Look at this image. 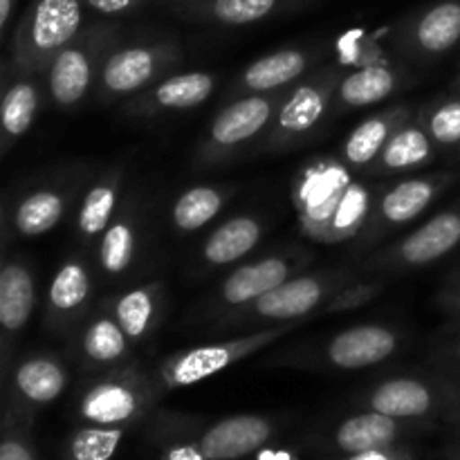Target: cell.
<instances>
[{
  "instance_id": "7c38bea8",
  "label": "cell",
  "mask_w": 460,
  "mask_h": 460,
  "mask_svg": "<svg viewBox=\"0 0 460 460\" xmlns=\"http://www.w3.org/2000/svg\"><path fill=\"white\" fill-rule=\"evenodd\" d=\"M292 265L286 259H272L254 261V263L241 265L234 270L223 286V299L227 305H247L254 304L270 290L279 288L290 279Z\"/></svg>"
},
{
  "instance_id": "6da1fadb",
  "label": "cell",
  "mask_w": 460,
  "mask_h": 460,
  "mask_svg": "<svg viewBox=\"0 0 460 460\" xmlns=\"http://www.w3.org/2000/svg\"><path fill=\"white\" fill-rule=\"evenodd\" d=\"M84 0H34L13 34L12 58L25 75L49 67L52 58L84 31Z\"/></svg>"
},
{
  "instance_id": "83f0119b",
  "label": "cell",
  "mask_w": 460,
  "mask_h": 460,
  "mask_svg": "<svg viewBox=\"0 0 460 460\" xmlns=\"http://www.w3.org/2000/svg\"><path fill=\"white\" fill-rule=\"evenodd\" d=\"M404 112H386L377 115L359 124L353 133L349 135L344 144V160L353 166H364L376 160L385 151L386 142L395 133V126L400 124Z\"/></svg>"
},
{
  "instance_id": "52a82bcc",
  "label": "cell",
  "mask_w": 460,
  "mask_h": 460,
  "mask_svg": "<svg viewBox=\"0 0 460 460\" xmlns=\"http://www.w3.org/2000/svg\"><path fill=\"white\" fill-rule=\"evenodd\" d=\"M272 431V422L261 416H232L209 427L198 445L209 460H238L263 447Z\"/></svg>"
},
{
  "instance_id": "8d00e7d4",
  "label": "cell",
  "mask_w": 460,
  "mask_h": 460,
  "mask_svg": "<svg viewBox=\"0 0 460 460\" xmlns=\"http://www.w3.org/2000/svg\"><path fill=\"white\" fill-rule=\"evenodd\" d=\"M427 130L438 144H460V99L440 103L427 119Z\"/></svg>"
},
{
  "instance_id": "277c9868",
  "label": "cell",
  "mask_w": 460,
  "mask_h": 460,
  "mask_svg": "<svg viewBox=\"0 0 460 460\" xmlns=\"http://www.w3.org/2000/svg\"><path fill=\"white\" fill-rule=\"evenodd\" d=\"M350 175L344 164L335 160L314 162L301 175L295 191V205L299 211L304 232L317 241H326L331 236L332 220L350 187Z\"/></svg>"
},
{
  "instance_id": "ba28073f",
  "label": "cell",
  "mask_w": 460,
  "mask_h": 460,
  "mask_svg": "<svg viewBox=\"0 0 460 460\" xmlns=\"http://www.w3.org/2000/svg\"><path fill=\"white\" fill-rule=\"evenodd\" d=\"M398 349V337L385 326H355L341 331L328 344V359L337 368L355 371L380 364L394 355Z\"/></svg>"
},
{
  "instance_id": "f546056e",
  "label": "cell",
  "mask_w": 460,
  "mask_h": 460,
  "mask_svg": "<svg viewBox=\"0 0 460 460\" xmlns=\"http://www.w3.org/2000/svg\"><path fill=\"white\" fill-rule=\"evenodd\" d=\"M436 191H438V184L434 180H404L385 193L380 205L382 216L395 225L409 223L427 209V205L436 198Z\"/></svg>"
},
{
  "instance_id": "5b68a950",
  "label": "cell",
  "mask_w": 460,
  "mask_h": 460,
  "mask_svg": "<svg viewBox=\"0 0 460 460\" xmlns=\"http://www.w3.org/2000/svg\"><path fill=\"white\" fill-rule=\"evenodd\" d=\"M178 57L173 45H128L108 54L99 72L102 97H126L151 85Z\"/></svg>"
},
{
  "instance_id": "b9f144b4",
  "label": "cell",
  "mask_w": 460,
  "mask_h": 460,
  "mask_svg": "<svg viewBox=\"0 0 460 460\" xmlns=\"http://www.w3.org/2000/svg\"><path fill=\"white\" fill-rule=\"evenodd\" d=\"M349 460H402V458L395 456L389 447V449H373V452H364V454H353Z\"/></svg>"
},
{
  "instance_id": "d6a6232c",
  "label": "cell",
  "mask_w": 460,
  "mask_h": 460,
  "mask_svg": "<svg viewBox=\"0 0 460 460\" xmlns=\"http://www.w3.org/2000/svg\"><path fill=\"white\" fill-rule=\"evenodd\" d=\"M117 207V180H103V182L94 184L88 193H85L84 202L79 209V232L85 238H94L108 229L112 214Z\"/></svg>"
},
{
  "instance_id": "d590c367",
  "label": "cell",
  "mask_w": 460,
  "mask_h": 460,
  "mask_svg": "<svg viewBox=\"0 0 460 460\" xmlns=\"http://www.w3.org/2000/svg\"><path fill=\"white\" fill-rule=\"evenodd\" d=\"M368 214V191L359 182H350L349 191H346L344 200H341L340 209H337L335 220H332L331 236L328 243L346 241L353 234L362 229L364 218Z\"/></svg>"
},
{
  "instance_id": "4316f807",
  "label": "cell",
  "mask_w": 460,
  "mask_h": 460,
  "mask_svg": "<svg viewBox=\"0 0 460 460\" xmlns=\"http://www.w3.org/2000/svg\"><path fill=\"white\" fill-rule=\"evenodd\" d=\"M160 288L146 286V288H133V290L124 292L119 299L115 301V319L124 332L128 335L130 341H139L151 332L155 326L157 313H160Z\"/></svg>"
},
{
  "instance_id": "3957f363",
  "label": "cell",
  "mask_w": 460,
  "mask_h": 460,
  "mask_svg": "<svg viewBox=\"0 0 460 460\" xmlns=\"http://www.w3.org/2000/svg\"><path fill=\"white\" fill-rule=\"evenodd\" d=\"M283 332H286L283 326L270 328V331L241 337V340L196 346V349L175 353L173 358H169L160 367L162 385L166 389H184V386H193L202 380H209V377L223 373L225 368L250 358L252 353L261 350L263 346L272 344Z\"/></svg>"
},
{
  "instance_id": "cb8c5ba5",
  "label": "cell",
  "mask_w": 460,
  "mask_h": 460,
  "mask_svg": "<svg viewBox=\"0 0 460 460\" xmlns=\"http://www.w3.org/2000/svg\"><path fill=\"white\" fill-rule=\"evenodd\" d=\"M216 88L214 76L207 72H184L164 79L151 94L157 111H187L205 103Z\"/></svg>"
},
{
  "instance_id": "4dcf8cb0",
  "label": "cell",
  "mask_w": 460,
  "mask_h": 460,
  "mask_svg": "<svg viewBox=\"0 0 460 460\" xmlns=\"http://www.w3.org/2000/svg\"><path fill=\"white\" fill-rule=\"evenodd\" d=\"M223 209V193L214 187H193L173 205V225L180 232H196L216 218Z\"/></svg>"
},
{
  "instance_id": "f35d334b",
  "label": "cell",
  "mask_w": 460,
  "mask_h": 460,
  "mask_svg": "<svg viewBox=\"0 0 460 460\" xmlns=\"http://www.w3.org/2000/svg\"><path fill=\"white\" fill-rule=\"evenodd\" d=\"M0 460H34V454L21 436L7 434L0 445Z\"/></svg>"
},
{
  "instance_id": "5bb4252c",
  "label": "cell",
  "mask_w": 460,
  "mask_h": 460,
  "mask_svg": "<svg viewBox=\"0 0 460 460\" xmlns=\"http://www.w3.org/2000/svg\"><path fill=\"white\" fill-rule=\"evenodd\" d=\"M460 243V214L443 211L422 225L418 232L409 234L400 245V259L407 265H427L443 259Z\"/></svg>"
},
{
  "instance_id": "7bdbcfd3",
  "label": "cell",
  "mask_w": 460,
  "mask_h": 460,
  "mask_svg": "<svg viewBox=\"0 0 460 460\" xmlns=\"http://www.w3.org/2000/svg\"><path fill=\"white\" fill-rule=\"evenodd\" d=\"M13 7H16V0H0V31H3V36L9 31Z\"/></svg>"
},
{
  "instance_id": "ac0fdd59",
  "label": "cell",
  "mask_w": 460,
  "mask_h": 460,
  "mask_svg": "<svg viewBox=\"0 0 460 460\" xmlns=\"http://www.w3.org/2000/svg\"><path fill=\"white\" fill-rule=\"evenodd\" d=\"M373 411L395 418H420L434 409V394L429 386L409 377H398L377 386L368 398Z\"/></svg>"
},
{
  "instance_id": "ab89813d",
  "label": "cell",
  "mask_w": 460,
  "mask_h": 460,
  "mask_svg": "<svg viewBox=\"0 0 460 460\" xmlns=\"http://www.w3.org/2000/svg\"><path fill=\"white\" fill-rule=\"evenodd\" d=\"M373 295H376V288L359 286V288H355V290H350L349 295L337 296L335 304L331 305V310H340V308L344 310V308H353V305H358V304H367L368 296H373Z\"/></svg>"
},
{
  "instance_id": "e0dca14e",
  "label": "cell",
  "mask_w": 460,
  "mask_h": 460,
  "mask_svg": "<svg viewBox=\"0 0 460 460\" xmlns=\"http://www.w3.org/2000/svg\"><path fill=\"white\" fill-rule=\"evenodd\" d=\"M411 39L425 54H445L460 40V0H443L416 18Z\"/></svg>"
},
{
  "instance_id": "8fae6325",
  "label": "cell",
  "mask_w": 460,
  "mask_h": 460,
  "mask_svg": "<svg viewBox=\"0 0 460 460\" xmlns=\"http://www.w3.org/2000/svg\"><path fill=\"white\" fill-rule=\"evenodd\" d=\"M326 296V283L317 277H296L288 279L279 288L270 290L261 299L254 301L252 313L256 317L277 319V322H286V319L304 317V314L313 313Z\"/></svg>"
},
{
  "instance_id": "603a6c76",
  "label": "cell",
  "mask_w": 460,
  "mask_h": 460,
  "mask_svg": "<svg viewBox=\"0 0 460 460\" xmlns=\"http://www.w3.org/2000/svg\"><path fill=\"white\" fill-rule=\"evenodd\" d=\"M40 106L39 85L31 79L22 76L16 79L3 94V108H0V126H3V142H16L18 137L27 133V128L34 121L36 111Z\"/></svg>"
},
{
  "instance_id": "836d02e7",
  "label": "cell",
  "mask_w": 460,
  "mask_h": 460,
  "mask_svg": "<svg viewBox=\"0 0 460 460\" xmlns=\"http://www.w3.org/2000/svg\"><path fill=\"white\" fill-rule=\"evenodd\" d=\"M135 254V229L133 223L126 218L115 220L108 225L102 234V245H99V261H102L103 272L111 277H119L121 272L130 268V261Z\"/></svg>"
},
{
  "instance_id": "ffe728a7",
  "label": "cell",
  "mask_w": 460,
  "mask_h": 460,
  "mask_svg": "<svg viewBox=\"0 0 460 460\" xmlns=\"http://www.w3.org/2000/svg\"><path fill=\"white\" fill-rule=\"evenodd\" d=\"M308 67V57L301 49L288 48L268 54L252 63L243 75V88L250 93H270L279 90L301 76Z\"/></svg>"
},
{
  "instance_id": "1f68e13d",
  "label": "cell",
  "mask_w": 460,
  "mask_h": 460,
  "mask_svg": "<svg viewBox=\"0 0 460 460\" xmlns=\"http://www.w3.org/2000/svg\"><path fill=\"white\" fill-rule=\"evenodd\" d=\"M380 155L385 169L391 171H402L422 164L431 157L429 135L418 128V126H404V128L395 130L391 135Z\"/></svg>"
},
{
  "instance_id": "d4e9b609",
  "label": "cell",
  "mask_w": 460,
  "mask_h": 460,
  "mask_svg": "<svg viewBox=\"0 0 460 460\" xmlns=\"http://www.w3.org/2000/svg\"><path fill=\"white\" fill-rule=\"evenodd\" d=\"M63 211H66V200L61 193L54 189H36L13 209V229L21 236H40L57 227Z\"/></svg>"
},
{
  "instance_id": "9c48e42d",
  "label": "cell",
  "mask_w": 460,
  "mask_h": 460,
  "mask_svg": "<svg viewBox=\"0 0 460 460\" xmlns=\"http://www.w3.org/2000/svg\"><path fill=\"white\" fill-rule=\"evenodd\" d=\"M277 108V99L252 94L225 108L214 119L209 130V144L214 148H234L256 137L270 124Z\"/></svg>"
},
{
  "instance_id": "74e56055",
  "label": "cell",
  "mask_w": 460,
  "mask_h": 460,
  "mask_svg": "<svg viewBox=\"0 0 460 460\" xmlns=\"http://www.w3.org/2000/svg\"><path fill=\"white\" fill-rule=\"evenodd\" d=\"M84 4L103 16H126V13H133L144 7L146 0H84Z\"/></svg>"
},
{
  "instance_id": "4fadbf2b",
  "label": "cell",
  "mask_w": 460,
  "mask_h": 460,
  "mask_svg": "<svg viewBox=\"0 0 460 460\" xmlns=\"http://www.w3.org/2000/svg\"><path fill=\"white\" fill-rule=\"evenodd\" d=\"M36 304V286L25 263H4L0 272V326L4 337L21 332L30 322Z\"/></svg>"
},
{
  "instance_id": "7a4b0ae2",
  "label": "cell",
  "mask_w": 460,
  "mask_h": 460,
  "mask_svg": "<svg viewBox=\"0 0 460 460\" xmlns=\"http://www.w3.org/2000/svg\"><path fill=\"white\" fill-rule=\"evenodd\" d=\"M112 43L115 34L111 27H84V31L52 58L48 67V93L58 108H75L88 97Z\"/></svg>"
},
{
  "instance_id": "2e32d148",
  "label": "cell",
  "mask_w": 460,
  "mask_h": 460,
  "mask_svg": "<svg viewBox=\"0 0 460 460\" xmlns=\"http://www.w3.org/2000/svg\"><path fill=\"white\" fill-rule=\"evenodd\" d=\"M398 436V420L371 409L368 413H359L341 422L335 431V443L341 452L353 456L373 449H389Z\"/></svg>"
},
{
  "instance_id": "60d3db41",
  "label": "cell",
  "mask_w": 460,
  "mask_h": 460,
  "mask_svg": "<svg viewBox=\"0 0 460 460\" xmlns=\"http://www.w3.org/2000/svg\"><path fill=\"white\" fill-rule=\"evenodd\" d=\"M164 460H209L205 456V452L200 449V445H173L164 452Z\"/></svg>"
},
{
  "instance_id": "44dd1931",
  "label": "cell",
  "mask_w": 460,
  "mask_h": 460,
  "mask_svg": "<svg viewBox=\"0 0 460 460\" xmlns=\"http://www.w3.org/2000/svg\"><path fill=\"white\" fill-rule=\"evenodd\" d=\"M261 238L259 220L250 216H236L220 225L205 243V259L211 265H229L243 259L256 247Z\"/></svg>"
},
{
  "instance_id": "484cf974",
  "label": "cell",
  "mask_w": 460,
  "mask_h": 460,
  "mask_svg": "<svg viewBox=\"0 0 460 460\" xmlns=\"http://www.w3.org/2000/svg\"><path fill=\"white\" fill-rule=\"evenodd\" d=\"M81 350L88 362L108 367L124 359L130 350V340L115 319V314H102L85 326L81 335Z\"/></svg>"
},
{
  "instance_id": "8992f818",
  "label": "cell",
  "mask_w": 460,
  "mask_h": 460,
  "mask_svg": "<svg viewBox=\"0 0 460 460\" xmlns=\"http://www.w3.org/2000/svg\"><path fill=\"white\" fill-rule=\"evenodd\" d=\"M144 409L146 389L142 382L135 377L115 376L85 389L79 402V416L88 425L121 427L133 422Z\"/></svg>"
},
{
  "instance_id": "9a60e30c",
  "label": "cell",
  "mask_w": 460,
  "mask_h": 460,
  "mask_svg": "<svg viewBox=\"0 0 460 460\" xmlns=\"http://www.w3.org/2000/svg\"><path fill=\"white\" fill-rule=\"evenodd\" d=\"M13 391L31 407L49 404L66 391L67 373L61 362L45 355L22 359L13 371Z\"/></svg>"
},
{
  "instance_id": "f1b7e54d",
  "label": "cell",
  "mask_w": 460,
  "mask_h": 460,
  "mask_svg": "<svg viewBox=\"0 0 460 460\" xmlns=\"http://www.w3.org/2000/svg\"><path fill=\"white\" fill-rule=\"evenodd\" d=\"M398 85L394 70L386 66H367L362 70L353 72L340 84L341 103L353 108L373 106L377 102H385Z\"/></svg>"
},
{
  "instance_id": "e575fe53",
  "label": "cell",
  "mask_w": 460,
  "mask_h": 460,
  "mask_svg": "<svg viewBox=\"0 0 460 460\" xmlns=\"http://www.w3.org/2000/svg\"><path fill=\"white\" fill-rule=\"evenodd\" d=\"M121 438H124L121 427H84L67 443L66 460H111Z\"/></svg>"
},
{
  "instance_id": "30bf717a",
  "label": "cell",
  "mask_w": 460,
  "mask_h": 460,
  "mask_svg": "<svg viewBox=\"0 0 460 460\" xmlns=\"http://www.w3.org/2000/svg\"><path fill=\"white\" fill-rule=\"evenodd\" d=\"M332 94V79L322 76V79L308 81L299 85L290 97L283 102L281 111L277 117V135L274 137L288 142V139L301 137L310 133L314 126L322 121Z\"/></svg>"
},
{
  "instance_id": "d6986e66",
  "label": "cell",
  "mask_w": 460,
  "mask_h": 460,
  "mask_svg": "<svg viewBox=\"0 0 460 460\" xmlns=\"http://www.w3.org/2000/svg\"><path fill=\"white\" fill-rule=\"evenodd\" d=\"M93 292V277L85 263L79 259H70L57 270L49 281L48 310L49 317L70 319L79 313Z\"/></svg>"
},
{
  "instance_id": "7402d4cb",
  "label": "cell",
  "mask_w": 460,
  "mask_h": 460,
  "mask_svg": "<svg viewBox=\"0 0 460 460\" xmlns=\"http://www.w3.org/2000/svg\"><path fill=\"white\" fill-rule=\"evenodd\" d=\"M292 3L299 0H205L184 12L191 13L193 18L220 22V25H250L283 12Z\"/></svg>"
},
{
  "instance_id": "ee69618b",
  "label": "cell",
  "mask_w": 460,
  "mask_h": 460,
  "mask_svg": "<svg viewBox=\"0 0 460 460\" xmlns=\"http://www.w3.org/2000/svg\"><path fill=\"white\" fill-rule=\"evenodd\" d=\"M169 3L178 4V7H182V9H189V7H193V4L205 3V0H169Z\"/></svg>"
}]
</instances>
